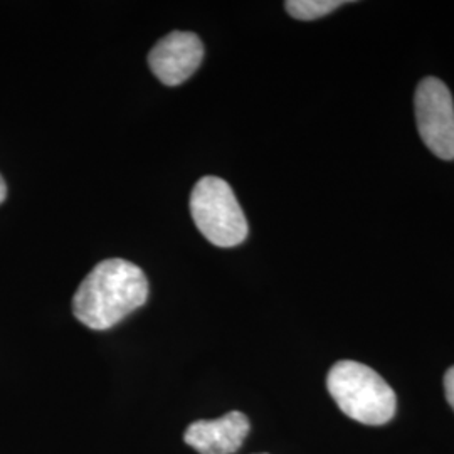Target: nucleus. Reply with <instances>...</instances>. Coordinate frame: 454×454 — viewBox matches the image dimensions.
<instances>
[{
  "mask_svg": "<svg viewBox=\"0 0 454 454\" xmlns=\"http://www.w3.org/2000/svg\"><path fill=\"white\" fill-rule=\"evenodd\" d=\"M444 392L450 406L453 407L454 411V367H451L444 375Z\"/></svg>",
  "mask_w": 454,
  "mask_h": 454,
  "instance_id": "6e6552de",
  "label": "nucleus"
},
{
  "mask_svg": "<svg viewBox=\"0 0 454 454\" xmlns=\"http://www.w3.org/2000/svg\"><path fill=\"white\" fill-rule=\"evenodd\" d=\"M416 120L424 145L442 160L454 159V103L448 86L426 78L416 91Z\"/></svg>",
  "mask_w": 454,
  "mask_h": 454,
  "instance_id": "20e7f679",
  "label": "nucleus"
},
{
  "mask_svg": "<svg viewBox=\"0 0 454 454\" xmlns=\"http://www.w3.org/2000/svg\"><path fill=\"white\" fill-rule=\"evenodd\" d=\"M343 4V0H288L285 7L298 20H315L337 11Z\"/></svg>",
  "mask_w": 454,
  "mask_h": 454,
  "instance_id": "0eeeda50",
  "label": "nucleus"
},
{
  "mask_svg": "<svg viewBox=\"0 0 454 454\" xmlns=\"http://www.w3.org/2000/svg\"><path fill=\"white\" fill-rule=\"evenodd\" d=\"M5 197H7V185H5V180L0 176V204L5 200Z\"/></svg>",
  "mask_w": 454,
  "mask_h": 454,
  "instance_id": "1a4fd4ad",
  "label": "nucleus"
},
{
  "mask_svg": "<svg viewBox=\"0 0 454 454\" xmlns=\"http://www.w3.org/2000/svg\"><path fill=\"white\" fill-rule=\"evenodd\" d=\"M191 214L195 226L217 247H234L247 238V221L226 180L204 177L191 195Z\"/></svg>",
  "mask_w": 454,
  "mask_h": 454,
  "instance_id": "7ed1b4c3",
  "label": "nucleus"
},
{
  "mask_svg": "<svg viewBox=\"0 0 454 454\" xmlns=\"http://www.w3.org/2000/svg\"><path fill=\"white\" fill-rule=\"evenodd\" d=\"M262 454H266V453H262Z\"/></svg>",
  "mask_w": 454,
  "mask_h": 454,
  "instance_id": "9d476101",
  "label": "nucleus"
},
{
  "mask_svg": "<svg viewBox=\"0 0 454 454\" xmlns=\"http://www.w3.org/2000/svg\"><path fill=\"white\" fill-rule=\"evenodd\" d=\"M204 59V44L192 33L167 34L148 54L152 73L167 86L187 82Z\"/></svg>",
  "mask_w": 454,
  "mask_h": 454,
  "instance_id": "39448f33",
  "label": "nucleus"
},
{
  "mask_svg": "<svg viewBox=\"0 0 454 454\" xmlns=\"http://www.w3.org/2000/svg\"><path fill=\"white\" fill-rule=\"evenodd\" d=\"M249 429L251 424L243 412L232 411L219 419L192 422L184 441L197 453L232 454L243 446Z\"/></svg>",
  "mask_w": 454,
  "mask_h": 454,
  "instance_id": "423d86ee",
  "label": "nucleus"
},
{
  "mask_svg": "<svg viewBox=\"0 0 454 454\" xmlns=\"http://www.w3.org/2000/svg\"><path fill=\"white\" fill-rule=\"evenodd\" d=\"M148 281L142 268L125 260H106L82 279L73 298L74 317L91 330H108L144 307Z\"/></svg>",
  "mask_w": 454,
  "mask_h": 454,
  "instance_id": "f257e3e1",
  "label": "nucleus"
},
{
  "mask_svg": "<svg viewBox=\"0 0 454 454\" xmlns=\"http://www.w3.org/2000/svg\"><path fill=\"white\" fill-rule=\"evenodd\" d=\"M326 387L341 412L354 421L382 426L395 414V392L379 373L360 362H337L328 372Z\"/></svg>",
  "mask_w": 454,
  "mask_h": 454,
  "instance_id": "f03ea898",
  "label": "nucleus"
}]
</instances>
